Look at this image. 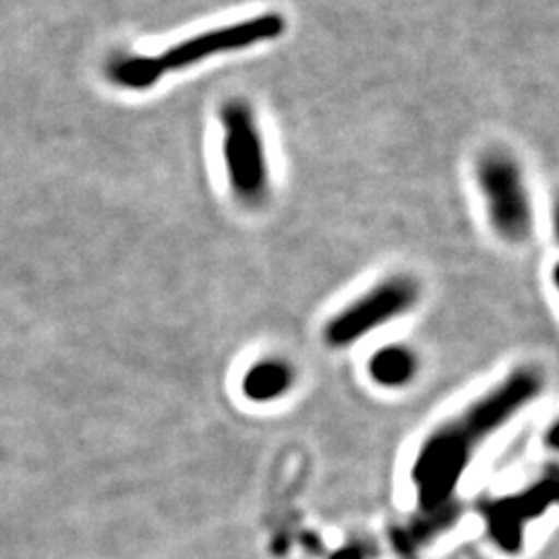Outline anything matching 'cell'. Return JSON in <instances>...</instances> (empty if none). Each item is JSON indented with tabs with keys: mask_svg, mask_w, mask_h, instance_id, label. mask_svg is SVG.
Returning <instances> with one entry per match:
<instances>
[{
	"mask_svg": "<svg viewBox=\"0 0 559 559\" xmlns=\"http://www.w3.org/2000/svg\"><path fill=\"white\" fill-rule=\"evenodd\" d=\"M284 29L286 20L280 13H261L249 20L201 32L158 55H124L110 60L106 73L108 80L122 90L143 92L152 90L170 71H182L203 60L276 40Z\"/></svg>",
	"mask_w": 559,
	"mask_h": 559,
	"instance_id": "cell-2",
	"label": "cell"
},
{
	"mask_svg": "<svg viewBox=\"0 0 559 559\" xmlns=\"http://www.w3.org/2000/svg\"><path fill=\"white\" fill-rule=\"evenodd\" d=\"M222 158L233 193L245 205H260L270 191L265 143L253 108L245 100L222 106Z\"/></svg>",
	"mask_w": 559,
	"mask_h": 559,
	"instance_id": "cell-3",
	"label": "cell"
},
{
	"mask_svg": "<svg viewBox=\"0 0 559 559\" xmlns=\"http://www.w3.org/2000/svg\"><path fill=\"white\" fill-rule=\"evenodd\" d=\"M417 300L419 286L415 280L406 276L385 280L332 318L325 325L323 338L334 348L350 346L376 328L411 311Z\"/></svg>",
	"mask_w": 559,
	"mask_h": 559,
	"instance_id": "cell-5",
	"label": "cell"
},
{
	"mask_svg": "<svg viewBox=\"0 0 559 559\" xmlns=\"http://www.w3.org/2000/svg\"><path fill=\"white\" fill-rule=\"evenodd\" d=\"M540 388L539 371L520 367L498 383L496 390L487 392L456 419L448 420L431 433L423 443L413 468L423 510L433 512L450 501L473 454L526 404L537 399Z\"/></svg>",
	"mask_w": 559,
	"mask_h": 559,
	"instance_id": "cell-1",
	"label": "cell"
},
{
	"mask_svg": "<svg viewBox=\"0 0 559 559\" xmlns=\"http://www.w3.org/2000/svg\"><path fill=\"white\" fill-rule=\"evenodd\" d=\"M479 185L489 222L501 239L508 242L528 239L535 212L519 162L503 152H489L479 162Z\"/></svg>",
	"mask_w": 559,
	"mask_h": 559,
	"instance_id": "cell-4",
	"label": "cell"
},
{
	"mask_svg": "<svg viewBox=\"0 0 559 559\" xmlns=\"http://www.w3.org/2000/svg\"><path fill=\"white\" fill-rule=\"evenodd\" d=\"M293 381V371L280 360H261L242 381L247 396L253 400H272L282 396Z\"/></svg>",
	"mask_w": 559,
	"mask_h": 559,
	"instance_id": "cell-6",
	"label": "cell"
},
{
	"mask_svg": "<svg viewBox=\"0 0 559 559\" xmlns=\"http://www.w3.org/2000/svg\"><path fill=\"white\" fill-rule=\"evenodd\" d=\"M369 373L371 378L385 385V388H396L413 378L415 373V357L404 350V348H383L371 362H369Z\"/></svg>",
	"mask_w": 559,
	"mask_h": 559,
	"instance_id": "cell-7",
	"label": "cell"
}]
</instances>
